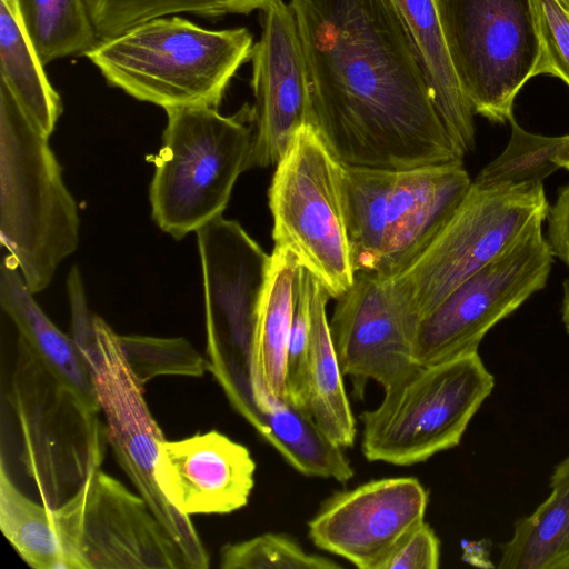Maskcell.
Listing matches in <instances>:
<instances>
[{
    "label": "cell",
    "instance_id": "1",
    "mask_svg": "<svg viewBox=\"0 0 569 569\" xmlns=\"http://www.w3.org/2000/svg\"><path fill=\"white\" fill-rule=\"evenodd\" d=\"M310 126L346 167L400 171L462 160L392 0H290Z\"/></svg>",
    "mask_w": 569,
    "mask_h": 569
},
{
    "label": "cell",
    "instance_id": "2",
    "mask_svg": "<svg viewBox=\"0 0 569 569\" xmlns=\"http://www.w3.org/2000/svg\"><path fill=\"white\" fill-rule=\"evenodd\" d=\"M253 47L247 28L210 30L173 16L100 41L84 56L111 87L139 101L218 108Z\"/></svg>",
    "mask_w": 569,
    "mask_h": 569
},
{
    "label": "cell",
    "instance_id": "3",
    "mask_svg": "<svg viewBox=\"0 0 569 569\" xmlns=\"http://www.w3.org/2000/svg\"><path fill=\"white\" fill-rule=\"evenodd\" d=\"M49 137L0 80V240L33 293L79 243L78 207Z\"/></svg>",
    "mask_w": 569,
    "mask_h": 569
},
{
    "label": "cell",
    "instance_id": "4",
    "mask_svg": "<svg viewBox=\"0 0 569 569\" xmlns=\"http://www.w3.org/2000/svg\"><path fill=\"white\" fill-rule=\"evenodd\" d=\"M71 336L91 372L94 393L107 421V441L138 493L178 545L189 569H207L208 552L190 519L162 495L156 465L164 435L153 418L140 383L122 350L119 335L92 315L81 276L67 280Z\"/></svg>",
    "mask_w": 569,
    "mask_h": 569
},
{
    "label": "cell",
    "instance_id": "5",
    "mask_svg": "<svg viewBox=\"0 0 569 569\" xmlns=\"http://www.w3.org/2000/svg\"><path fill=\"white\" fill-rule=\"evenodd\" d=\"M164 110L149 199L154 222L179 240L226 210L238 177L248 170L252 113L247 106L233 116L210 106Z\"/></svg>",
    "mask_w": 569,
    "mask_h": 569
},
{
    "label": "cell",
    "instance_id": "6",
    "mask_svg": "<svg viewBox=\"0 0 569 569\" xmlns=\"http://www.w3.org/2000/svg\"><path fill=\"white\" fill-rule=\"evenodd\" d=\"M8 402L18 423L20 462L41 503L57 508L101 467L107 429L100 408L60 379L20 336Z\"/></svg>",
    "mask_w": 569,
    "mask_h": 569
},
{
    "label": "cell",
    "instance_id": "7",
    "mask_svg": "<svg viewBox=\"0 0 569 569\" xmlns=\"http://www.w3.org/2000/svg\"><path fill=\"white\" fill-rule=\"evenodd\" d=\"M495 378L478 351L416 362L363 411L361 450L369 461L411 466L457 447L491 395Z\"/></svg>",
    "mask_w": 569,
    "mask_h": 569
},
{
    "label": "cell",
    "instance_id": "8",
    "mask_svg": "<svg viewBox=\"0 0 569 569\" xmlns=\"http://www.w3.org/2000/svg\"><path fill=\"white\" fill-rule=\"evenodd\" d=\"M548 210L542 183L486 188L471 182L440 232L391 278L396 298L418 323L533 222L545 220Z\"/></svg>",
    "mask_w": 569,
    "mask_h": 569
},
{
    "label": "cell",
    "instance_id": "9",
    "mask_svg": "<svg viewBox=\"0 0 569 569\" xmlns=\"http://www.w3.org/2000/svg\"><path fill=\"white\" fill-rule=\"evenodd\" d=\"M346 166L311 126L300 128L269 188L274 248L287 249L337 299L353 282Z\"/></svg>",
    "mask_w": 569,
    "mask_h": 569
},
{
    "label": "cell",
    "instance_id": "10",
    "mask_svg": "<svg viewBox=\"0 0 569 569\" xmlns=\"http://www.w3.org/2000/svg\"><path fill=\"white\" fill-rule=\"evenodd\" d=\"M449 58L475 114L503 123L540 56L531 0H435Z\"/></svg>",
    "mask_w": 569,
    "mask_h": 569
},
{
    "label": "cell",
    "instance_id": "11",
    "mask_svg": "<svg viewBox=\"0 0 569 569\" xmlns=\"http://www.w3.org/2000/svg\"><path fill=\"white\" fill-rule=\"evenodd\" d=\"M49 509L68 569H189L144 499L101 468Z\"/></svg>",
    "mask_w": 569,
    "mask_h": 569
},
{
    "label": "cell",
    "instance_id": "12",
    "mask_svg": "<svg viewBox=\"0 0 569 569\" xmlns=\"http://www.w3.org/2000/svg\"><path fill=\"white\" fill-rule=\"evenodd\" d=\"M542 221L501 256L470 276L421 318L413 336V359L430 365L478 351L486 333L541 290L553 253Z\"/></svg>",
    "mask_w": 569,
    "mask_h": 569
},
{
    "label": "cell",
    "instance_id": "13",
    "mask_svg": "<svg viewBox=\"0 0 569 569\" xmlns=\"http://www.w3.org/2000/svg\"><path fill=\"white\" fill-rule=\"evenodd\" d=\"M428 501V490L415 477L371 480L325 500L308 522V536L357 568L379 569L425 521Z\"/></svg>",
    "mask_w": 569,
    "mask_h": 569
},
{
    "label": "cell",
    "instance_id": "14",
    "mask_svg": "<svg viewBox=\"0 0 569 569\" xmlns=\"http://www.w3.org/2000/svg\"><path fill=\"white\" fill-rule=\"evenodd\" d=\"M250 60L254 103L248 169L277 164L297 131L310 126L309 86L289 3L274 0L261 10V34Z\"/></svg>",
    "mask_w": 569,
    "mask_h": 569
},
{
    "label": "cell",
    "instance_id": "15",
    "mask_svg": "<svg viewBox=\"0 0 569 569\" xmlns=\"http://www.w3.org/2000/svg\"><path fill=\"white\" fill-rule=\"evenodd\" d=\"M336 300L330 332L342 373L352 378L358 396L368 380L386 388L416 363L417 321L396 298L391 278L356 271Z\"/></svg>",
    "mask_w": 569,
    "mask_h": 569
},
{
    "label": "cell",
    "instance_id": "16",
    "mask_svg": "<svg viewBox=\"0 0 569 569\" xmlns=\"http://www.w3.org/2000/svg\"><path fill=\"white\" fill-rule=\"evenodd\" d=\"M209 339L243 360L249 351L270 254L236 220L219 216L196 231Z\"/></svg>",
    "mask_w": 569,
    "mask_h": 569
},
{
    "label": "cell",
    "instance_id": "17",
    "mask_svg": "<svg viewBox=\"0 0 569 569\" xmlns=\"http://www.w3.org/2000/svg\"><path fill=\"white\" fill-rule=\"evenodd\" d=\"M249 449L211 430L164 440L156 465L162 495L181 513H230L244 507L254 486Z\"/></svg>",
    "mask_w": 569,
    "mask_h": 569
},
{
    "label": "cell",
    "instance_id": "18",
    "mask_svg": "<svg viewBox=\"0 0 569 569\" xmlns=\"http://www.w3.org/2000/svg\"><path fill=\"white\" fill-rule=\"evenodd\" d=\"M462 160L392 171L387 237L376 272L393 278L440 232L471 186Z\"/></svg>",
    "mask_w": 569,
    "mask_h": 569
},
{
    "label": "cell",
    "instance_id": "19",
    "mask_svg": "<svg viewBox=\"0 0 569 569\" xmlns=\"http://www.w3.org/2000/svg\"><path fill=\"white\" fill-rule=\"evenodd\" d=\"M300 263L287 249L274 248L257 322L243 369L232 376L230 391L241 411L268 396L288 399L286 360Z\"/></svg>",
    "mask_w": 569,
    "mask_h": 569
},
{
    "label": "cell",
    "instance_id": "20",
    "mask_svg": "<svg viewBox=\"0 0 569 569\" xmlns=\"http://www.w3.org/2000/svg\"><path fill=\"white\" fill-rule=\"evenodd\" d=\"M422 69L430 98L459 151L475 147L473 111L459 86L435 0H392Z\"/></svg>",
    "mask_w": 569,
    "mask_h": 569
},
{
    "label": "cell",
    "instance_id": "21",
    "mask_svg": "<svg viewBox=\"0 0 569 569\" xmlns=\"http://www.w3.org/2000/svg\"><path fill=\"white\" fill-rule=\"evenodd\" d=\"M329 298L322 283L308 271L310 337L305 406L330 440L349 448L357 436L356 420L327 319Z\"/></svg>",
    "mask_w": 569,
    "mask_h": 569
},
{
    "label": "cell",
    "instance_id": "22",
    "mask_svg": "<svg viewBox=\"0 0 569 569\" xmlns=\"http://www.w3.org/2000/svg\"><path fill=\"white\" fill-rule=\"evenodd\" d=\"M33 296L12 257L3 256L0 267L2 312L48 368L98 405L91 372L79 346L71 335L62 332L49 319Z\"/></svg>",
    "mask_w": 569,
    "mask_h": 569
},
{
    "label": "cell",
    "instance_id": "23",
    "mask_svg": "<svg viewBox=\"0 0 569 569\" xmlns=\"http://www.w3.org/2000/svg\"><path fill=\"white\" fill-rule=\"evenodd\" d=\"M549 496L498 545L501 569H569V455L550 476Z\"/></svg>",
    "mask_w": 569,
    "mask_h": 569
},
{
    "label": "cell",
    "instance_id": "24",
    "mask_svg": "<svg viewBox=\"0 0 569 569\" xmlns=\"http://www.w3.org/2000/svg\"><path fill=\"white\" fill-rule=\"evenodd\" d=\"M23 23L18 0H0V80L48 136L63 111Z\"/></svg>",
    "mask_w": 569,
    "mask_h": 569
},
{
    "label": "cell",
    "instance_id": "25",
    "mask_svg": "<svg viewBox=\"0 0 569 569\" xmlns=\"http://www.w3.org/2000/svg\"><path fill=\"white\" fill-rule=\"evenodd\" d=\"M392 171L346 167V216L356 271H377L387 237Z\"/></svg>",
    "mask_w": 569,
    "mask_h": 569
},
{
    "label": "cell",
    "instance_id": "26",
    "mask_svg": "<svg viewBox=\"0 0 569 569\" xmlns=\"http://www.w3.org/2000/svg\"><path fill=\"white\" fill-rule=\"evenodd\" d=\"M0 529L19 557L33 569H68L50 509L23 495L1 458Z\"/></svg>",
    "mask_w": 569,
    "mask_h": 569
},
{
    "label": "cell",
    "instance_id": "27",
    "mask_svg": "<svg viewBox=\"0 0 569 569\" xmlns=\"http://www.w3.org/2000/svg\"><path fill=\"white\" fill-rule=\"evenodd\" d=\"M38 56L53 60L84 56L99 41L82 0H18Z\"/></svg>",
    "mask_w": 569,
    "mask_h": 569
},
{
    "label": "cell",
    "instance_id": "28",
    "mask_svg": "<svg viewBox=\"0 0 569 569\" xmlns=\"http://www.w3.org/2000/svg\"><path fill=\"white\" fill-rule=\"evenodd\" d=\"M510 140L500 156L488 163L472 181L486 188L542 183L569 158V134L546 137L522 129L509 119Z\"/></svg>",
    "mask_w": 569,
    "mask_h": 569
},
{
    "label": "cell",
    "instance_id": "29",
    "mask_svg": "<svg viewBox=\"0 0 569 569\" xmlns=\"http://www.w3.org/2000/svg\"><path fill=\"white\" fill-rule=\"evenodd\" d=\"M98 41L117 38L146 22L179 12L206 18L224 13L214 0H82Z\"/></svg>",
    "mask_w": 569,
    "mask_h": 569
},
{
    "label": "cell",
    "instance_id": "30",
    "mask_svg": "<svg viewBox=\"0 0 569 569\" xmlns=\"http://www.w3.org/2000/svg\"><path fill=\"white\" fill-rule=\"evenodd\" d=\"M222 569H336L341 565L330 558L307 552L283 533L268 532L251 539L227 543L220 551Z\"/></svg>",
    "mask_w": 569,
    "mask_h": 569
},
{
    "label": "cell",
    "instance_id": "31",
    "mask_svg": "<svg viewBox=\"0 0 569 569\" xmlns=\"http://www.w3.org/2000/svg\"><path fill=\"white\" fill-rule=\"evenodd\" d=\"M119 340L143 386L158 376L201 377L206 371L204 359L184 338L119 335Z\"/></svg>",
    "mask_w": 569,
    "mask_h": 569
},
{
    "label": "cell",
    "instance_id": "32",
    "mask_svg": "<svg viewBox=\"0 0 569 569\" xmlns=\"http://www.w3.org/2000/svg\"><path fill=\"white\" fill-rule=\"evenodd\" d=\"M540 46L535 76L548 74L569 87V0H531Z\"/></svg>",
    "mask_w": 569,
    "mask_h": 569
},
{
    "label": "cell",
    "instance_id": "33",
    "mask_svg": "<svg viewBox=\"0 0 569 569\" xmlns=\"http://www.w3.org/2000/svg\"><path fill=\"white\" fill-rule=\"evenodd\" d=\"M309 337L308 270L300 267L287 346L286 385L288 399L303 408H306Z\"/></svg>",
    "mask_w": 569,
    "mask_h": 569
},
{
    "label": "cell",
    "instance_id": "34",
    "mask_svg": "<svg viewBox=\"0 0 569 569\" xmlns=\"http://www.w3.org/2000/svg\"><path fill=\"white\" fill-rule=\"evenodd\" d=\"M440 562V540L425 521L381 563L379 569H437Z\"/></svg>",
    "mask_w": 569,
    "mask_h": 569
},
{
    "label": "cell",
    "instance_id": "35",
    "mask_svg": "<svg viewBox=\"0 0 569 569\" xmlns=\"http://www.w3.org/2000/svg\"><path fill=\"white\" fill-rule=\"evenodd\" d=\"M548 243L569 267V184L561 188L548 218Z\"/></svg>",
    "mask_w": 569,
    "mask_h": 569
},
{
    "label": "cell",
    "instance_id": "36",
    "mask_svg": "<svg viewBox=\"0 0 569 569\" xmlns=\"http://www.w3.org/2000/svg\"><path fill=\"white\" fill-rule=\"evenodd\" d=\"M274 0H214L222 12L248 14L254 10H262Z\"/></svg>",
    "mask_w": 569,
    "mask_h": 569
},
{
    "label": "cell",
    "instance_id": "37",
    "mask_svg": "<svg viewBox=\"0 0 569 569\" xmlns=\"http://www.w3.org/2000/svg\"><path fill=\"white\" fill-rule=\"evenodd\" d=\"M561 320L569 335V279L563 282V297L561 303Z\"/></svg>",
    "mask_w": 569,
    "mask_h": 569
},
{
    "label": "cell",
    "instance_id": "38",
    "mask_svg": "<svg viewBox=\"0 0 569 569\" xmlns=\"http://www.w3.org/2000/svg\"><path fill=\"white\" fill-rule=\"evenodd\" d=\"M561 167H563V168L569 170V158L562 163Z\"/></svg>",
    "mask_w": 569,
    "mask_h": 569
}]
</instances>
